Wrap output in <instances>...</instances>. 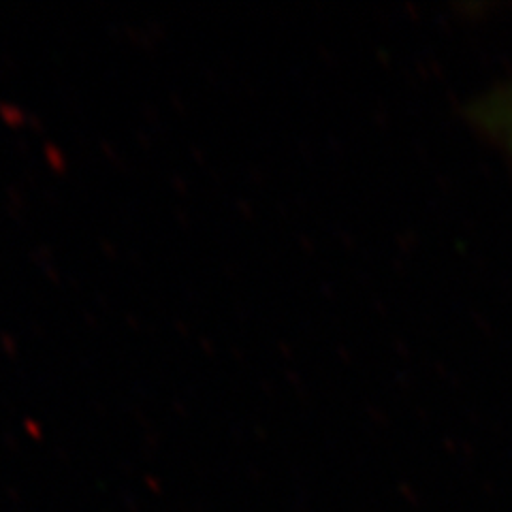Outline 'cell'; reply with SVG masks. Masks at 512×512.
I'll use <instances>...</instances> for the list:
<instances>
[{"instance_id": "cell-1", "label": "cell", "mask_w": 512, "mask_h": 512, "mask_svg": "<svg viewBox=\"0 0 512 512\" xmlns=\"http://www.w3.org/2000/svg\"><path fill=\"white\" fill-rule=\"evenodd\" d=\"M470 120L498 143L512 163V79L478 99L470 109Z\"/></svg>"}]
</instances>
